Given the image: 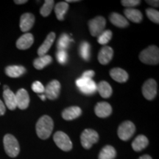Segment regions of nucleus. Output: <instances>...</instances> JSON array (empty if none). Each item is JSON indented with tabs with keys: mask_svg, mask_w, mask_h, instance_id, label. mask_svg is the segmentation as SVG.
I'll return each mask as SVG.
<instances>
[{
	"mask_svg": "<svg viewBox=\"0 0 159 159\" xmlns=\"http://www.w3.org/2000/svg\"><path fill=\"white\" fill-rule=\"evenodd\" d=\"M54 122L52 119L47 115H43L41 116L36 123V134L37 136L41 139L45 140L50 136L52 132Z\"/></svg>",
	"mask_w": 159,
	"mask_h": 159,
	"instance_id": "nucleus-1",
	"label": "nucleus"
},
{
	"mask_svg": "<svg viewBox=\"0 0 159 159\" xmlns=\"http://www.w3.org/2000/svg\"><path fill=\"white\" fill-rule=\"evenodd\" d=\"M139 59L142 63L148 65H156L159 62V49L155 45L148 47L141 52Z\"/></svg>",
	"mask_w": 159,
	"mask_h": 159,
	"instance_id": "nucleus-2",
	"label": "nucleus"
},
{
	"mask_svg": "<svg viewBox=\"0 0 159 159\" xmlns=\"http://www.w3.org/2000/svg\"><path fill=\"white\" fill-rule=\"evenodd\" d=\"M4 148L7 155L11 158H15L20 152L19 144L13 135L6 134L3 139Z\"/></svg>",
	"mask_w": 159,
	"mask_h": 159,
	"instance_id": "nucleus-3",
	"label": "nucleus"
},
{
	"mask_svg": "<svg viewBox=\"0 0 159 159\" xmlns=\"http://www.w3.org/2000/svg\"><path fill=\"white\" fill-rule=\"evenodd\" d=\"M99 140V135L96 131L92 129H85L83 131L80 136V141L82 146L86 150L90 149L93 144Z\"/></svg>",
	"mask_w": 159,
	"mask_h": 159,
	"instance_id": "nucleus-4",
	"label": "nucleus"
},
{
	"mask_svg": "<svg viewBox=\"0 0 159 159\" xmlns=\"http://www.w3.org/2000/svg\"><path fill=\"white\" fill-rule=\"evenodd\" d=\"M76 85L80 92L86 95L94 94L97 91V84L92 79H87L81 77L76 80Z\"/></svg>",
	"mask_w": 159,
	"mask_h": 159,
	"instance_id": "nucleus-5",
	"label": "nucleus"
},
{
	"mask_svg": "<svg viewBox=\"0 0 159 159\" xmlns=\"http://www.w3.org/2000/svg\"><path fill=\"white\" fill-rule=\"evenodd\" d=\"M105 25H106V20L104 17L100 16L90 20L89 22V28L91 35L92 36L97 37L104 31Z\"/></svg>",
	"mask_w": 159,
	"mask_h": 159,
	"instance_id": "nucleus-6",
	"label": "nucleus"
},
{
	"mask_svg": "<svg viewBox=\"0 0 159 159\" xmlns=\"http://www.w3.org/2000/svg\"><path fill=\"white\" fill-rule=\"evenodd\" d=\"M53 140L61 150L68 152L72 149V143L70 139L62 131H57L55 133L53 136Z\"/></svg>",
	"mask_w": 159,
	"mask_h": 159,
	"instance_id": "nucleus-7",
	"label": "nucleus"
},
{
	"mask_svg": "<svg viewBox=\"0 0 159 159\" xmlns=\"http://www.w3.org/2000/svg\"><path fill=\"white\" fill-rule=\"evenodd\" d=\"M136 127L130 121H125L119 125L118 129V136L122 141H128L134 136Z\"/></svg>",
	"mask_w": 159,
	"mask_h": 159,
	"instance_id": "nucleus-8",
	"label": "nucleus"
},
{
	"mask_svg": "<svg viewBox=\"0 0 159 159\" xmlns=\"http://www.w3.org/2000/svg\"><path fill=\"white\" fill-rule=\"evenodd\" d=\"M142 94L148 100H152L156 97L157 83L154 79H149L143 84Z\"/></svg>",
	"mask_w": 159,
	"mask_h": 159,
	"instance_id": "nucleus-9",
	"label": "nucleus"
},
{
	"mask_svg": "<svg viewBox=\"0 0 159 159\" xmlns=\"http://www.w3.org/2000/svg\"><path fill=\"white\" fill-rule=\"evenodd\" d=\"M61 92V83L57 80H53L45 87L44 95L47 98L51 100L56 99Z\"/></svg>",
	"mask_w": 159,
	"mask_h": 159,
	"instance_id": "nucleus-10",
	"label": "nucleus"
},
{
	"mask_svg": "<svg viewBox=\"0 0 159 159\" xmlns=\"http://www.w3.org/2000/svg\"><path fill=\"white\" fill-rule=\"evenodd\" d=\"M17 107L21 110L27 109L30 104V96L28 92L24 89H19L16 94Z\"/></svg>",
	"mask_w": 159,
	"mask_h": 159,
	"instance_id": "nucleus-11",
	"label": "nucleus"
},
{
	"mask_svg": "<svg viewBox=\"0 0 159 159\" xmlns=\"http://www.w3.org/2000/svg\"><path fill=\"white\" fill-rule=\"evenodd\" d=\"M35 22L34 15L30 13H26L21 15L20 18V29L22 32L30 30Z\"/></svg>",
	"mask_w": 159,
	"mask_h": 159,
	"instance_id": "nucleus-12",
	"label": "nucleus"
},
{
	"mask_svg": "<svg viewBox=\"0 0 159 159\" xmlns=\"http://www.w3.org/2000/svg\"><path fill=\"white\" fill-rule=\"evenodd\" d=\"M95 114L99 118H106L112 113V107L106 102H100L96 105L94 108Z\"/></svg>",
	"mask_w": 159,
	"mask_h": 159,
	"instance_id": "nucleus-13",
	"label": "nucleus"
},
{
	"mask_svg": "<svg viewBox=\"0 0 159 159\" xmlns=\"http://www.w3.org/2000/svg\"><path fill=\"white\" fill-rule=\"evenodd\" d=\"M114 56V50L111 47L105 46L99 51L98 54V61L102 65H107L110 63Z\"/></svg>",
	"mask_w": 159,
	"mask_h": 159,
	"instance_id": "nucleus-14",
	"label": "nucleus"
},
{
	"mask_svg": "<svg viewBox=\"0 0 159 159\" xmlns=\"http://www.w3.org/2000/svg\"><path fill=\"white\" fill-rule=\"evenodd\" d=\"M55 39V33L53 32H51L50 33H49L47 38H46L45 41H43L42 44L40 46V47L38 49V55L40 57L43 56L48 52L49 49L51 48L52 45L53 44Z\"/></svg>",
	"mask_w": 159,
	"mask_h": 159,
	"instance_id": "nucleus-15",
	"label": "nucleus"
},
{
	"mask_svg": "<svg viewBox=\"0 0 159 159\" xmlns=\"http://www.w3.org/2000/svg\"><path fill=\"white\" fill-rule=\"evenodd\" d=\"M34 42V37L31 33H25L21 35L16 41V47L21 50L29 49Z\"/></svg>",
	"mask_w": 159,
	"mask_h": 159,
	"instance_id": "nucleus-16",
	"label": "nucleus"
},
{
	"mask_svg": "<svg viewBox=\"0 0 159 159\" xmlns=\"http://www.w3.org/2000/svg\"><path fill=\"white\" fill-rule=\"evenodd\" d=\"M82 114V111L80 108L77 106H71L66 108L62 112V117L63 119L66 121L73 120L80 116Z\"/></svg>",
	"mask_w": 159,
	"mask_h": 159,
	"instance_id": "nucleus-17",
	"label": "nucleus"
},
{
	"mask_svg": "<svg viewBox=\"0 0 159 159\" xmlns=\"http://www.w3.org/2000/svg\"><path fill=\"white\" fill-rule=\"evenodd\" d=\"M3 98L4 100H5V105L10 110L13 111L17 108L16 94L11 89H8L7 90H4Z\"/></svg>",
	"mask_w": 159,
	"mask_h": 159,
	"instance_id": "nucleus-18",
	"label": "nucleus"
},
{
	"mask_svg": "<svg viewBox=\"0 0 159 159\" xmlns=\"http://www.w3.org/2000/svg\"><path fill=\"white\" fill-rule=\"evenodd\" d=\"M109 20L114 26L120 28H125L129 26V22L127 19L119 13H112L109 16Z\"/></svg>",
	"mask_w": 159,
	"mask_h": 159,
	"instance_id": "nucleus-19",
	"label": "nucleus"
},
{
	"mask_svg": "<svg viewBox=\"0 0 159 159\" xmlns=\"http://www.w3.org/2000/svg\"><path fill=\"white\" fill-rule=\"evenodd\" d=\"M110 75L113 80L118 83H125L128 80V74L121 68H114L110 71Z\"/></svg>",
	"mask_w": 159,
	"mask_h": 159,
	"instance_id": "nucleus-20",
	"label": "nucleus"
},
{
	"mask_svg": "<svg viewBox=\"0 0 159 159\" xmlns=\"http://www.w3.org/2000/svg\"><path fill=\"white\" fill-rule=\"evenodd\" d=\"M124 13L127 19L134 23L142 22L143 19V15L142 12L137 9L128 8L125 9Z\"/></svg>",
	"mask_w": 159,
	"mask_h": 159,
	"instance_id": "nucleus-21",
	"label": "nucleus"
},
{
	"mask_svg": "<svg viewBox=\"0 0 159 159\" xmlns=\"http://www.w3.org/2000/svg\"><path fill=\"white\" fill-rule=\"evenodd\" d=\"M149 141L148 138L144 135H139L132 142V148L136 152L142 151L148 147Z\"/></svg>",
	"mask_w": 159,
	"mask_h": 159,
	"instance_id": "nucleus-22",
	"label": "nucleus"
},
{
	"mask_svg": "<svg viewBox=\"0 0 159 159\" xmlns=\"http://www.w3.org/2000/svg\"><path fill=\"white\" fill-rule=\"evenodd\" d=\"M97 91L103 98H109L112 94L113 90L111 85L106 81H101L97 85Z\"/></svg>",
	"mask_w": 159,
	"mask_h": 159,
	"instance_id": "nucleus-23",
	"label": "nucleus"
},
{
	"mask_svg": "<svg viewBox=\"0 0 159 159\" xmlns=\"http://www.w3.org/2000/svg\"><path fill=\"white\" fill-rule=\"evenodd\" d=\"M26 72V69L22 66H9L6 67L5 73L10 77H19Z\"/></svg>",
	"mask_w": 159,
	"mask_h": 159,
	"instance_id": "nucleus-24",
	"label": "nucleus"
},
{
	"mask_svg": "<svg viewBox=\"0 0 159 159\" xmlns=\"http://www.w3.org/2000/svg\"><path fill=\"white\" fill-rule=\"evenodd\" d=\"M68 9L69 4L66 2H60L56 4V5L55 6V13L59 21L64 20V16L66 12L68 11Z\"/></svg>",
	"mask_w": 159,
	"mask_h": 159,
	"instance_id": "nucleus-25",
	"label": "nucleus"
},
{
	"mask_svg": "<svg viewBox=\"0 0 159 159\" xmlns=\"http://www.w3.org/2000/svg\"><path fill=\"white\" fill-rule=\"evenodd\" d=\"M52 61V58L50 55H45L43 56H41L35 59L33 61V66L38 70H41L47 65L50 64Z\"/></svg>",
	"mask_w": 159,
	"mask_h": 159,
	"instance_id": "nucleus-26",
	"label": "nucleus"
},
{
	"mask_svg": "<svg viewBox=\"0 0 159 159\" xmlns=\"http://www.w3.org/2000/svg\"><path fill=\"white\" fill-rule=\"evenodd\" d=\"M116 156V152L114 147L106 145L104 147L99 154V159H114Z\"/></svg>",
	"mask_w": 159,
	"mask_h": 159,
	"instance_id": "nucleus-27",
	"label": "nucleus"
},
{
	"mask_svg": "<svg viewBox=\"0 0 159 159\" xmlns=\"http://www.w3.org/2000/svg\"><path fill=\"white\" fill-rule=\"evenodd\" d=\"M79 54L85 61H89L91 57V45L87 41H83L79 47Z\"/></svg>",
	"mask_w": 159,
	"mask_h": 159,
	"instance_id": "nucleus-28",
	"label": "nucleus"
},
{
	"mask_svg": "<svg viewBox=\"0 0 159 159\" xmlns=\"http://www.w3.org/2000/svg\"><path fill=\"white\" fill-rule=\"evenodd\" d=\"M72 41L69 36L66 33H63L60 36L57 40V50H63L66 51L69 48V44H70V41Z\"/></svg>",
	"mask_w": 159,
	"mask_h": 159,
	"instance_id": "nucleus-29",
	"label": "nucleus"
},
{
	"mask_svg": "<svg viewBox=\"0 0 159 159\" xmlns=\"http://www.w3.org/2000/svg\"><path fill=\"white\" fill-rule=\"evenodd\" d=\"M55 2L53 0H46L42 7L40 9V13L43 17H47L50 14L54 7Z\"/></svg>",
	"mask_w": 159,
	"mask_h": 159,
	"instance_id": "nucleus-30",
	"label": "nucleus"
},
{
	"mask_svg": "<svg viewBox=\"0 0 159 159\" xmlns=\"http://www.w3.org/2000/svg\"><path fill=\"white\" fill-rule=\"evenodd\" d=\"M112 39V32L111 30H104L101 34L97 36V42L99 44L105 45Z\"/></svg>",
	"mask_w": 159,
	"mask_h": 159,
	"instance_id": "nucleus-31",
	"label": "nucleus"
},
{
	"mask_svg": "<svg viewBox=\"0 0 159 159\" xmlns=\"http://www.w3.org/2000/svg\"><path fill=\"white\" fill-rule=\"evenodd\" d=\"M146 13L148 19L156 24H159V12L156 9L148 8L146 10Z\"/></svg>",
	"mask_w": 159,
	"mask_h": 159,
	"instance_id": "nucleus-32",
	"label": "nucleus"
},
{
	"mask_svg": "<svg viewBox=\"0 0 159 159\" xmlns=\"http://www.w3.org/2000/svg\"><path fill=\"white\" fill-rule=\"evenodd\" d=\"M56 57L59 63L65 64L68 61V54H67L66 51L57 50L56 52Z\"/></svg>",
	"mask_w": 159,
	"mask_h": 159,
	"instance_id": "nucleus-33",
	"label": "nucleus"
},
{
	"mask_svg": "<svg viewBox=\"0 0 159 159\" xmlns=\"http://www.w3.org/2000/svg\"><path fill=\"white\" fill-rule=\"evenodd\" d=\"M44 89L45 87L39 81H35L32 84V90L35 93H38V94H43L44 93Z\"/></svg>",
	"mask_w": 159,
	"mask_h": 159,
	"instance_id": "nucleus-34",
	"label": "nucleus"
},
{
	"mask_svg": "<svg viewBox=\"0 0 159 159\" xmlns=\"http://www.w3.org/2000/svg\"><path fill=\"white\" fill-rule=\"evenodd\" d=\"M121 3L125 7H128V8H133L134 7L140 5L141 1L139 0H122Z\"/></svg>",
	"mask_w": 159,
	"mask_h": 159,
	"instance_id": "nucleus-35",
	"label": "nucleus"
},
{
	"mask_svg": "<svg viewBox=\"0 0 159 159\" xmlns=\"http://www.w3.org/2000/svg\"><path fill=\"white\" fill-rule=\"evenodd\" d=\"M94 71L93 70H88L85 71V72H83L82 75V77H85L87 79H92V77L94 76Z\"/></svg>",
	"mask_w": 159,
	"mask_h": 159,
	"instance_id": "nucleus-36",
	"label": "nucleus"
},
{
	"mask_svg": "<svg viewBox=\"0 0 159 159\" xmlns=\"http://www.w3.org/2000/svg\"><path fill=\"white\" fill-rule=\"evenodd\" d=\"M6 111L5 105L2 102V101L0 99V116H2V115L5 114Z\"/></svg>",
	"mask_w": 159,
	"mask_h": 159,
	"instance_id": "nucleus-37",
	"label": "nucleus"
},
{
	"mask_svg": "<svg viewBox=\"0 0 159 159\" xmlns=\"http://www.w3.org/2000/svg\"><path fill=\"white\" fill-rule=\"evenodd\" d=\"M146 2L149 4V5L153 6V7H158L159 6V2L158 1H156V0H154V1H152V0H150V1H149V0H147Z\"/></svg>",
	"mask_w": 159,
	"mask_h": 159,
	"instance_id": "nucleus-38",
	"label": "nucleus"
},
{
	"mask_svg": "<svg viewBox=\"0 0 159 159\" xmlns=\"http://www.w3.org/2000/svg\"><path fill=\"white\" fill-rule=\"evenodd\" d=\"M14 2L17 4V5H22V4L27 2V0H16V1H14Z\"/></svg>",
	"mask_w": 159,
	"mask_h": 159,
	"instance_id": "nucleus-39",
	"label": "nucleus"
},
{
	"mask_svg": "<svg viewBox=\"0 0 159 159\" xmlns=\"http://www.w3.org/2000/svg\"><path fill=\"white\" fill-rule=\"evenodd\" d=\"M139 159H152V158H151L150 156H148V155H144V156H141Z\"/></svg>",
	"mask_w": 159,
	"mask_h": 159,
	"instance_id": "nucleus-40",
	"label": "nucleus"
},
{
	"mask_svg": "<svg viewBox=\"0 0 159 159\" xmlns=\"http://www.w3.org/2000/svg\"><path fill=\"white\" fill-rule=\"evenodd\" d=\"M39 97H40V98H41V100H43V101H44L45 99H46V98H47V97H46V96L44 95V94H39Z\"/></svg>",
	"mask_w": 159,
	"mask_h": 159,
	"instance_id": "nucleus-41",
	"label": "nucleus"
},
{
	"mask_svg": "<svg viewBox=\"0 0 159 159\" xmlns=\"http://www.w3.org/2000/svg\"><path fill=\"white\" fill-rule=\"evenodd\" d=\"M79 0H67V1H66V2L67 3H70V2H78Z\"/></svg>",
	"mask_w": 159,
	"mask_h": 159,
	"instance_id": "nucleus-42",
	"label": "nucleus"
},
{
	"mask_svg": "<svg viewBox=\"0 0 159 159\" xmlns=\"http://www.w3.org/2000/svg\"><path fill=\"white\" fill-rule=\"evenodd\" d=\"M9 87L7 86V85H4V90H7V89H8Z\"/></svg>",
	"mask_w": 159,
	"mask_h": 159,
	"instance_id": "nucleus-43",
	"label": "nucleus"
}]
</instances>
